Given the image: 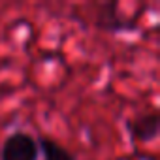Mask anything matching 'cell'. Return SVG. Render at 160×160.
Here are the masks:
<instances>
[{
  "label": "cell",
  "mask_w": 160,
  "mask_h": 160,
  "mask_svg": "<svg viewBox=\"0 0 160 160\" xmlns=\"http://www.w3.org/2000/svg\"><path fill=\"white\" fill-rule=\"evenodd\" d=\"M115 8H117L115 4H106V6L100 8L98 25H100L102 28H108V30L117 32V30H121V28H128V27H130V21L122 19V15L117 13Z\"/></svg>",
  "instance_id": "obj_3"
},
{
  "label": "cell",
  "mask_w": 160,
  "mask_h": 160,
  "mask_svg": "<svg viewBox=\"0 0 160 160\" xmlns=\"http://www.w3.org/2000/svg\"><path fill=\"white\" fill-rule=\"evenodd\" d=\"M38 149L43 154V160H75L73 152H70L66 147H62L58 141L51 138H40Z\"/></svg>",
  "instance_id": "obj_4"
},
{
  "label": "cell",
  "mask_w": 160,
  "mask_h": 160,
  "mask_svg": "<svg viewBox=\"0 0 160 160\" xmlns=\"http://www.w3.org/2000/svg\"><path fill=\"white\" fill-rule=\"evenodd\" d=\"M38 139L25 130L12 132L0 149V160H38Z\"/></svg>",
  "instance_id": "obj_1"
},
{
  "label": "cell",
  "mask_w": 160,
  "mask_h": 160,
  "mask_svg": "<svg viewBox=\"0 0 160 160\" xmlns=\"http://www.w3.org/2000/svg\"><path fill=\"white\" fill-rule=\"evenodd\" d=\"M126 126H128V132H130L132 139H136V141H151L158 134V115H156V111L138 115L134 119H128Z\"/></svg>",
  "instance_id": "obj_2"
}]
</instances>
